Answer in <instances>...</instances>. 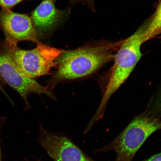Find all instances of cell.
Wrapping results in <instances>:
<instances>
[{
  "instance_id": "6",
  "label": "cell",
  "mask_w": 161,
  "mask_h": 161,
  "mask_svg": "<svg viewBox=\"0 0 161 161\" xmlns=\"http://www.w3.org/2000/svg\"><path fill=\"white\" fill-rule=\"evenodd\" d=\"M0 75L8 85L19 94L27 107L29 106L28 97L31 94L39 96L45 94L52 99L56 98L53 92L46 86L22 73L11 58L4 52L0 53Z\"/></svg>"
},
{
  "instance_id": "1",
  "label": "cell",
  "mask_w": 161,
  "mask_h": 161,
  "mask_svg": "<svg viewBox=\"0 0 161 161\" xmlns=\"http://www.w3.org/2000/svg\"><path fill=\"white\" fill-rule=\"evenodd\" d=\"M122 41L101 40L75 49L64 50L56 61V69L46 86L50 92L58 84L87 77L113 61Z\"/></svg>"
},
{
  "instance_id": "10",
  "label": "cell",
  "mask_w": 161,
  "mask_h": 161,
  "mask_svg": "<svg viewBox=\"0 0 161 161\" xmlns=\"http://www.w3.org/2000/svg\"><path fill=\"white\" fill-rule=\"evenodd\" d=\"M25 0H0V7L3 9H10Z\"/></svg>"
},
{
  "instance_id": "12",
  "label": "cell",
  "mask_w": 161,
  "mask_h": 161,
  "mask_svg": "<svg viewBox=\"0 0 161 161\" xmlns=\"http://www.w3.org/2000/svg\"><path fill=\"white\" fill-rule=\"evenodd\" d=\"M6 122V118L5 117L0 116V136H1V132L2 128ZM1 138V137H0ZM0 161H3L2 160V155L1 152V140H0Z\"/></svg>"
},
{
  "instance_id": "4",
  "label": "cell",
  "mask_w": 161,
  "mask_h": 161,
  "mask_svg": "<svg viewBox=\"0 0 161 161\" xmlns=\"http://www.w3.org/2000/svg\"><path fill=\"white\" fill-rule=\"evenodd\" d=\"M64 50L50 47L41 43L35 49L25 50L17 46L3 52L11 58L22 73L32 79L51 74L56 61Z\"/></svg>"
},
{
  "instance_id": "11",
  "label": "cell",
  "mask_w": 161,
  "mask_h": 161,
  "mask_svg": "<svg viewBox=\"0 0 161 161\" xmlns=\"http://www.w3.org/2000/svg\"><path fill=\"white\" fill-rule=\"evenodd\" d=\"M157 95L153 98L151 102V104H153L157 108H158V110L160 112L161 114V83Z\"/></svg>"
},
{
  "instance_id": "13",
  "label": "cell",
  "mask_w": 161,
  "mask_h": 161,
  "mask_svg": "<svg viewBox=\"0 0 161 161\" xmlns=\"http://www.w3.org/2000/svg\"><path fill=\"white\" fill-rule=\"evenodd\" d=\"M145 161H161V153L153 156Z\"/></svg>"
},
{
  "instance_id": "2",
  "label": "cell",
  "mask_w": 161,
  "mask_h": 161,
  "mask_svg": "<svg viewBox=\"0 0 161 161\" xmlns=\"http://www.w3.org/2000/svg\"><path fill=\"white\" fill-rule=\"evenodd\" d=\"M148 23L149 19L130 37L122 41L115 54L113 65L100 78L102 98L95 114L97 116H102L110 98L127 80L142 58L141 47L147 41L145 32Z\"/></svg>"
},
{
  "instance_id": "8",
  "label": "cell",
  "mask_w": 161,
  "mask_h": 161,
  "mask_svg": "<svg viewBox=\"0 0 161 161\" xmlns=\"http://www.w3.org/2000/svg\"><path fill=\"white\" fill-rule=\"evenodd\" d=\"M55 0H43L32 13L31 19L38 35L47 33L59 21L62 12L56 8Z\"/></svg>"
},
{
  "instance_id": "14",
  "label": "cell",
  "mask_w": 161,
  "mask_h": 161,
  "mask_svg": "<svg viewBox=\"0 0 161 161\" xmlns=\"http://www.w3.org/2000/svg\"><path fill=\"white\" fill-rule=\"evenodd\" d=\"M86 1H87L88 2V3H90L92 4V3H93V2H92V1H93V0H86Z\"/></svg>"
},
{
  "instance_id": "5",
  "label": "cell",
  "mask_w": 161,
  "mask_h": 161,
  "mask_svg": "<svg viewBox=\"0 0 161 161\" xmlns=\"http://www.w3.org/2000/svg\"><path fill=\"white\" fill-rule=\"evenodd\" d=\"M0 29L5 34V49H14L21 41H31L37 45L41 43L31 18L27 15L10 9L0 10Z\"/></svg>"
},
{
  "instance_id": "3",
  "label": "cell",
  "mask_w": 161,
  "mask_h": 161,
  "mask_svg": "<svg viewBox=\"0 0 161 161\" xmlns=\"http://www.w3.org/2000/svg\"><path fill=\"white\" fill-rule=\"evenodd\" d=\"M161 129V119L151 112L136 116L109 147L116 154L117 161H131L149 136Z\"/></svg>"
},
{
  "instance_id": "7",
  "label": "cell",
  "mask_w": 161,
  "mask_h": 161,
  "mask_svg": "<svg viewBox=\"0 0 161 161\" xmlns=\"http://www.w3.org/2000/svg\"><path fill=\"white\" fill-rule=\"evenodd\" d=\"M39 143L54 161H92L63 136L41 128Z\"/></svg>"
},
{
  "instance_id": "9",
  "label": "cell",
  "mask_w": 161,
  "mask_h": 161,
  "mask_svg": "<svg viewBox=\"0 0 161 161\" xmlns=\"http://www.w3.org/2000/svg\"><path fill=\"white\" fill-rule=\"evenodd\" d=\"M161 34V0L154 14L149 19L145 32L147 41Z\"/></svg>"
}]
</instances>
